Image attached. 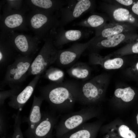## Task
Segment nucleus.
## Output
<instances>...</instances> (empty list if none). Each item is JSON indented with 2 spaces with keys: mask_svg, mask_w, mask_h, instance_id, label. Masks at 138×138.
Listing matches in <instances>:
<instances>
[{
  "mask_svg": "<svg viewBox=\"0 0 138 138\" xmlns=\"http://www.w3.org/2000/svg\"><path fill=\"white\" fill-rule=\"evenodd\" d=\"M106 84L105 78L103 75L81 82L78 90L77 102L84 105L98 101L103 94Z\"/></svg>",
  "mask_w": 138,
  "mask_h": 138,
  "instance_id": "423d86ee",
  "label": "nucleus"
},
{
  "mask_svg": "<svg viewBox=\"0 0 138 138\" xmlns=\"http://www.w3.org/2000/svg\"><path fill=\"white\" fill-rule=\"evenodd\" d=\"M81 83L74 80L52 82L39 89L40 95L48 103L51 110L56 113L69 111L77 102Z\"/></svg>",
  "mask_w": 138,
  "mask_h": 138,
  "instance_id": "f257e3e1",
  "label": "nucleus"
},
{
  "mask_svg": "<svg viewBox=\"0 0 138 138\" xmlns=\"http://www.w3.org/2000/svg\"><path fill=\"white\" fill-rule=\"evenodd\" d=\"M0 131L2 136H5L8 127V118L7 110L4 105L0 107Z\"/></svg>",
  "mask_w": 138,
  "mask_h": 138,
  "instance_id": "393cba45",
  "label": "nucleus"
},
{
  "mask_svg": "<svg viewBox=\"0 0 138 138\" xmlns=\"http://www.w3.org/2000/svg\"><path fill=\"white\" fill-rule=\"evenodd\" d=\"M25 2L29 9L31 10L51 13L60 10L67 4V0H30Z\"/></svg>",
  "mask_w": 138,
  "mask_h": 138,
  "instance_id": "4468645a",
  "label": "nucleus"
},
{
  "mask_svg": "<svg viewBox=\"0 0 138 138\" xmlns=\"http://www.w3.org/2000/svg\"><path fill=\"white\" fill-rule=\"evenodd\" d=\"M113 16L114 19L119 21H128L133 22L135 18L130 14L129 11L123 8H118L114 11Z\"/></svg>",
  "mask_w": 138,
  "mask_h": 138,
  "instance_id": "5701e85b",
  "label": "nucleus"
},
{
  "mask_svg": "<svg viewBox=\"0 0 138 138\" xmlns=\"http://www.w3.org/2000/svg\"><path fill=\"white\" fill-rule=\"evenodd\" d=\"M132 9L134 13L138 15V3L134 4L132 6Z\"/></svg>",
  "mask_w": 138,
  "mask_h": 138,
  "instance_id": "7c9ffc66",
  "label": "nucleus"
},
{
  "mask_svg": "<svg viewBox=\"0 0 138 138\" xmlns=\"http://www.w3.org/2000/svg\"><path fill=\"white\" fill-rule=\"evenodd\" d=\"M104 22V19L102 16L97 15L93 14L80 21L74 23L73 26L96 28L101 25Z\"/></svg>",
  "mask_w": 138,
  "mask_h": 138,
  "instance_id": "412c9836",
  "label": "nucleus"
},
{
  "mask_svg": "<svg viewBox=\"0 0 138 138\" xmlns=\"http://www.w3.org/2000/svg\"><path fill=\"white\" fill-rule=\"evenodd\" d=\"M19 54L5 39L0 37V65L1 67H7L14 61Z\"/></svg>",
  "mask_w": 138,
  "mask_h": 138,
  "instance_id": "dca6fc26",
  "label": "nucleus"
},
{
  "mask_svg": "<svg viewBox=\"0 0 138 138\" xmlns=\"http://www.w3.org/2000/svg\"><path fill=\"white\" fill-rule=\"evenodd\" d=\"M1 138H6L5 136H2L1 137Z\"/></svg>",
  "mask_w": 138,
  "mask_h": 138,
  "instance_id": "f704fd0d",
  "label": "nucleus"
},
{
  "mask_svg": "<svg viewBox=\"0 0 138 138\" xmlns=\"http://www.w3.org/2000/svg\"><path fill=\"white\" fill-rule=\"evenodd\" d=\"M116 1L125 6L130 5L133 3V1L132 0H117Z\"/></svg>",
  "mask_w": 138,
  "mask_h": 138,
  "instance_id": "c756f323",
  "label": "nucleus"
},
{
  "mask_svg": "<svg viewBox=\"0 0 138 138\" xmlns=\"http://www.w3.org/2000/svg\"><path fill=\"white\" fill-rule=\"evenodd\" d=\"M123 30L122 26L118 25L112 28L105 29L102 30L101 34L103 37L106 38L120 33Z\"/></svg>",
  "mask_w": 138,
  "mask_h": 138,
  "instance_id": "bb28decb",
  "label": "nucleus"
},
{
  "mask_svg": "<svg viewBox=\"0 0 138 138\" xmlns=\"http://www.w3.org/2000/svg\"><path fill=\"white\" fill-rule=\"evenodd\" d=\"M19 10L3 11L0 16L1 32L6 33L15 30L28 29L25 14L28 8L26 5Z\"/></svg>",
  "mask_w": 138,
  "mask_h": 138,
  "instance_id": "6e6552de",
  "label": "nucleus"
},
{
  "mask_svg": "<svg viewBox=\"0 0 138 138\" xmlns=\"http://www.w3.org/2000/svg\"><path fill=\"white\" fill-rule=\"evenodd\" d=\"M43 99L40 95H34L31 108L29 115L25 117V122L27 123L28 128L25 132L26 136L28 138L36 126L41 121L42 116V113L41 111V107Z\"/></svg>",
  "mask_w": 138,
  "mask_h": 138,
  "instance_id": "2eb2a0df",
  "label": "nucleus"
},
{
  "mask_svg": "<svg viewBox=\"0 0 138 138\" xmlns=\"http://www.w3.org/2000/svg\"><path fill=\"white\" fill-rule=\"evenodd\" d=\"M90 126L84 123L65 133L60 138H94V130Z\"/></svg>",
  "mask_w": 138,
  "mask_h": 138,
  "instance_id": "6ab92c4d",
  "label": "nucleus"
},
{
  "mask_svg": "<svg viewBox=\"0 0 138 138\" xmlns=\"http://www.w3.org/2000/svg\"><path fill=\"white\" fill-rule=\"evenodd\" d=\"M19 111L16 114H14L13 117L14 119L13 133L12 138H24L21 129V118Z\"/></svg>",
  "mask_w": 138,
  "mask_h": 138,
  "instance_id": "b1692460",
  "label": "nucleus"
},
{
  "mask_svg": "<svg viewBox=\"0 0 138 138\" xmlns=\"http://www.w3.org/2000/svg\"><path fill=\"white\" fill-rule=\"evenodd\" d=\"M114 94L116 97L121 98L124 101L129 102L133 99L135 93L130 87H128L116 89L114 91Z\"/></svg>",
  "mask_w": 138,
  "mask_h": 138,
  "instance_id": "4be33fe9",
  "label": "nucleus"
},
{
  "mask_svg": "<svg viewBox=\"0 0 138 138\" xmlns=\"http://www.w3.org/2000/svg\"><path fill=\"white\" fill-rule=\"evenodd\" d=\"M136 117V119H137V123L138 124V113L137 114V115Z\"/></svg>",
  "mask_w": 138,
  "mask_h": 138,
  "instance_id": "72a5a7b5",
  "label": "nucleus"
},
{
  "mask_svg": "<svg viewBox=\"0 0 138 138\" xmlns=\"http://www.w3.org/2000/svg\"><path fill=\"white\" fill-rule=\"evenodd\" d=\"M90 110L87 108H83L63 116L54 127L56 138H60L67 132L84 123L90 117Z\"/></svg>",
  "mask_w": 138,
  "mask_h": 138,
  "instance_id": "0eeeda50",
  "label": "nucleus"
},
{
  "mask_svg": "<svg viewBox=\"0 0 138 138\" xmlns=\"http://www.w3.org/2000/svg\"><path fill=\"white\" fill-rule=\"evenodd\" d=\"M33 57L18 54L7 67L5 76L0 84L1 88L7 85L11 88L21 87L22 83L28 76Z\"/></svg>",
  "mask_w": 138,
  "mask_h": 138,
  "instance_id": "7ed1b4c3",
  "label": "nucleus"
},
{
  "mask_svg": "<svg viewBox=\"0 0 138 138\" xmlns=\"http://www.w3.org/2000/svg\"><path fill=\"white\" fill-rule=\"evenodd\" d=\"M44 40V44L32 62L28 72V76L41 75L49 66L55 62L59 49L54 45L50 33Z\"/></svg>",
  "mask_w": 138,
  "mask_h": 138,
  "instance_id": "20e7f679",
  "label": "nucleus"
},
{
  "mask_svg": "<svg viewBox=\"0 0 138 138\" xmlns=\"http://www.w3.org/2000/svg\"><path fill=\"white\" fill-rule=\"evenodd\" d=\"M132 50L133 53H138V42L132 46Z\"/></svg>",
  "mask_w": 138,
  "mask_h": 138,
  "instance_id": "2f4dec72",
  "label": "nucleus"
},
{
  "mask_svg": "<svg viewBox=\"0 0 138 138\" xmlns=\"http://www.w3.org/2000/svg\"><path fill=\"white\" fill-rule=\"evenodd\" d=\"M120 135L123 138H135V133L127 126L123 125L118 129Z\"/></svg>",
  "mask_w": 138,
  "mask_h": 138,
  "instance_id": "c85d7f7f",
  "label": "nucleus"
},
{
  "mask_svg": "<svg viewBox=\"0 0 138 138\" xmlns=\"http://www.w3.org/2000/svg\"><path fill=\"white\" fill-rule=\"evenodd\" d=\"M6 5L5 6L3 11L11 10H19L22 9L24 7L23 1L6 0Z\"/></svg>",
  "mask_w": 138,
  "mask_h": 138,
  "instance_id": "cd10ccee",
  "label": "nucleus"
},
{
  "mask_svg": "<svg viewBox=\"0 0 138 138\" xmlns=\"http://www.w3.org/2000/svg\"><path fill=\"white\" fill-rule=\"evenodd\" d=\"M55 47L59 49L68 43L78 41L87 38L89 32L87 29L66 30L59 26L50 32Z\"/></svg>",
  "mask_w": 138,
  "mask_h": 138,
  "instance_id": "9d476101",
  "label": "nucleus"
},
{
  "mask_svg": "<svg viewBox=\"0 0 138 138\" xmlns=\"http://www.w3.org/2000/svg\"><path fill=\"white\" fill-rule=\"evenodd\" d=\"M89 63L99 65L105 69L110 70L120 68L123 64L124 61L122 58L119 57L104 60L97 54L93 53L89 55Z\"/></svg>",
  "mask_w": 138,
  "mask_h": 138,
  "instance_id": "f3484780",
  "label": "nucleus"
},
{
  "mask_svg": "<svg viewBox=\"0 0 138 138\" xmlns=\"http://www.w3.org/2000/svg\"><path fill=\"white\" fill-rule=\"evenodd\" d=\"M0 36L12 45L19 54L26 56H33L38 50L40 40L36 36H31L15 31L3 33Z\"/></svg>",
  "mask_w": 138,
  "mask_h": 138,
  "instance_id": "39448f33",
  "label": "nucleus"
},
{
  "mask_svg": "<svg viewBox=\"0 0 138 138\" xmlns=\"http://www.w3.org/2000/svg\"><path fill=\"white\" fill-rule=\"evenodd\" d=\"M136 70L138 71V62L136 64Z\"/></svg>",
  "mask_w": 138,
  "mask_h": 138,
  "instance_id": "473e14b6",
  "label": "nucleus"
},
{
  "mask_svg": "<svg viewBox=\"0 0 138 138\" xmlns=\"http://www.w3.org/2000/svg\"><path fill=\"white\" fill-rule=\"evenodd\" d=\"M44 73L43 77L52 82L59 83L64 81V73L60 69L50 67L45 71Z\"/></svg>",
  "mask_w": 138,
  "mask_h": 138,
  "instance_id": "aec40b11",
  "label": "nucleus"
},
{
  "mask_svg": "<svg viewBox=\"0 0 138 138\" xmlns=\"http://www.w3.org/2000/svg\"><path fill=\"white\" fill-rule=\"evenodd\" d=\"M21 87L11 88L6 90L0 92V107L4 105L5 100L12 96L17 94L21 91Z\"/></svg>",
  "mask_w": 138,
  "mask_h": 138,
  "instance_id": "a878e982",
  "label": "nucleus"
},
{
  "mask_svg": "<svg viewBox=\"0 0 138 138\" xmlns=\"http://www.w3.org/2000/svg\"><path fill=\"white\" fill-rule=\"evenodd\" d=\"M41 75L35 76L28 85L17 94L10 97L9 106L20 111L32 95Z\"/></svg>",
  "mask_w": 138,
  "mask_h": 138,
  "instance_id": "ddd939ff",
  "label": "nucleus"
},
{
  "mask_svg": "<svg viewBox=\"0 0 138 138\" xmlns=\"http://www.w3.org/2000/svg\"><path fill=\"white\" fill-rule=\"evenodd\" d=\"M90 42L76 43L67 49L59 50L55 63L61 68L70 67L76 62Z\"/></svg>",
  "mask_w": 138,
  "mask_h": 138,
  "instance_id": "9b49d317",
  "label": "nucleus"
},
{
  "mask_svg": "<svg viewBox=\"0 0 138 138\" xmlns=\"http://www.w3.org/2000/svg\"><path fill=\"white\" fill-rule=\"evenodd\" d=\"M26 21L27 27L40 40L60 25L59 20L53 13L32 10L26 16Z\"/></svg>",
  "mask_w": 138,
  "mask_h": 138,
  "instance_id": "f03ea898",
  "label": "nucleus"
},
{
  "mask_svg": "<svg viewBox=\"0 0 138 138\" xmlns=\"http://www.w3.org/2000/svg\"><path fill=\"white\" fill-rule=\"evenodd\" d=\"M51 110L42 113V118L28 138H53L52 132L58 117Z\"/></svg>",
  "mask_w": 138,
  "mask_h": 138,
  "instance_id": "f8f14e48",
  "label": "nucleus"
},
{
  "mask_svg": "<svg viewBox=\"0 0 138 138\" xmlns=\"http://www.w3.org/2000/svg\"><path fill=\"white\" fill-rule=\"evenodd\" d=\"M90 72V68L88 64L82 62H76L67 70V73L70 76L83 81L89 78Z\"/></svg>",
  "mask_w": 138,
  "mask_h": 138,
  "instance_id": "a211bd4d",
  "label": "nucleus"
},
{
  "mask_svg": "<svg viewBox=\"0 0 138 138\" xmlns=\"http://www.w3.org/2000/svg\"><path fill=\"white\" fill-rule=\"evenodd\" d=\"M67 5L60 10V26L64 27L88 11L92 3L89 0H67Z\"/></svg>",
  "mask_w": 138,
  "mask_h": 138,
  "instance_id": "1a4fd4ad",
  "label": "nucleus"
}]
</instances>
